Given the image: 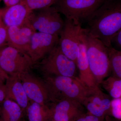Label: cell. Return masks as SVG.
Wrapping results in <instances>:
<instances>
[{
    "label": "cell",
    "instance_id": "obj_1",
    "mask_svg": "<svg viewBox=\"0 0 121 121\" xmlns=\"http://www.w3.org/2000/svg\"><path fill=\"white\" fill-rule=\"evenodd\" d=\"M88 19L89 27L86 30L89 35L110 48L113 39L121 29V4L107 2Z\"/></svg>",
    "mask_w": 121,
    "mask_h": 121
},
{
    "label": "cell",
    "instance_id": "obj_2",
    "mask_svg": "<svg viewBox=\"0 0 121 121\" xmlns=\"http://www.w3.org/2000/svg\"><path fill=\"white\" fill-rule=\"evenodd\" d=\"M48 91L50 103L70 99L82 104L90 89L77 77H44Z\"/></svg>",
    "mask_w": 121,
    "mask_h": 121
},
{
    "label": "cell",
    "instance_id": "obj_3",
    "mask_svg": "<svg viewBox=\"0 0 121 121\" xmlns=\"http://www.w3.org/2000/svg\"><path fill=\"white\" fill-rule=\"evenodd\" d=\"M82 37L86 45L91 71L99 86L110 71L109 48L98 39L90 35L86 29H83Z\"/></svg>",
    "mask_w": 121,
    "mask_h": 121
},
{
    "label": "cell",
    "instance_id": "obj_4",
    "mask_svg": "<svg viewBox=\"0 0 121 121\" xmlns=\"http://www.w3.org/2000/svg\"><path fill=\"white\" fill-rule=\"evenodd\" d=\"M44 77H76L77 65L63 53L58 44L39 64Z\"/></svg>",
    "mask_w": 121,
    "mask_h": 121
},
{
    "label": "cell",
    "instance_id": "obj_5",
    "mask_svg": "<svg viewBox=\"0 0 121 121\" xmlns=\"http://www.w3.org/2000/svg\"><path fill=\"white\" fill-rule=\"evenodd\" d=\"M28 25L36 31L59 36L64 21L56 9L51 6L32 11L29 17Z\"/></svg>",
    "mask_w": 121,
    "mask_h": 121
},
{
    "label": "cell",
    "instance_id": "obj_6",
    "mask_svg": "<svg viewBox=\"0 0 121 121\" xmlns=\"http://www.w3.org/2000/svg\"><path fill=\"white\" fill-rule=\"evenodd\" d=\"M34 65L27 54L16 48L7 45L0 49V66L9 76L30 71Z\"/></svg>",
    "mask_w": 121,
    "mask_h": 121
},
{
    "label": "cell",
    "instance_id": "obj_7",
    "mask_svg": "<svg viewBox=\"0 0 121 121\" xmlns=\"http://www.w3.org/2000/svg\"><path fill=\"white\" fill-rule=\"evenodd\" d=\"M103 0H56L54 7L66 19L80 23L88 18L101 6Z\"/></svg>",
    "mask_w": 121,
    "mask_h": 121
},
{
    "label": "cell",
    "instance_id": "obj_8",
    "mask_svg": "<svg viewBox=\"0 0 121 121\" xmlns=\"http://www.w3.org/2000/svg\"><path fill=\"white\" fill-rule=\"evenodd\" d=\"M82 29L80 23L66 19L60 35L58 45L61 51L76 64Z\"/></svg>",
    "mask_w": 121,
    "mask_h": 121
},
{
    "label": "cell",
    "instance_id": "obj_9",
    "mask_svg": "<svg viewBox=\"0 0 121 121\" xmlns=\"http://www.w3.org/2000/svg\"><path fill=\"white\" fill-rule=\"evenodd\" d=\"M59 36L39 32L33 33L27 54L34 64L43 59L58 44Z\"/></svg>",
    "mask_w": 121,
    "mask_h": 121
},
{
    "label": "cell",
    "instance_id": "obj_10",
    "mask_svg": "<svg viewBox=\"0 0 121 121\" xmlns=\"http://www.w3.org/2000/svg\"><path fill=\"white\" fill-rule=\"evenodd\" d=\"M52 118L56 121H75L86 113L80 102L66 99L50 103L48 104Z\"/></svg>",
    "mask_w": 121,
    "mask_h": 121
},
{
    "label": "cell",
    "instance_id": "obj_11",
    "mask_svg": "<svg viewBox=\"0 0 121 121\" xmlns=\"http://www.w3.org/2000/svg\"><path fill=\"white\" fill-rule=\"evenodd\" d=\"M23 86L29 101L42 105L50 103L48 91L44 79L27 72L20 75Z\"/></svg>",
    "mask_w": 121,
    "mask_h": 121
},
{
    "label": "cell",
    "instance_id": "obj_12",
    "mask_svg": "<svg viewBox=\"0 0 121 121\" xmlns=\"http://www.w3.org/2000/svg\"><path fill=\"white\" fill-rule=\"evenodd\" d=\"M110 97L99 86L90 89L82 104L87 112L104 119L106 115H110L111 100Z\"/></svg>",
    "mask_w": 121,
    "mask_h": 121
},
{
    "label": "cell",
    "instance_id": "obj_13",
    "mask_svg": "<svg viewBox=\"0 0 121 121\" xmlns=\"http://www.w3.org/2000/svg\"><path fill=\"white\" fill-rule=\"evenodd\" d=\"M32 12L22 1L17 4L1 9V18L6 27L29 26L28 18Z\"/></svg>",
    "mask_w": 121,
    "mask_h": 121
},
{
    "label": "cell",
    "instance_id": "obj_14",
    "mask_svg": "<svg viewBox=\"0 0 121 121\" xmlns=\"http://www.w3.org/2000/svg\"><path fill=\"white\" fill-rule=\"evenodd\" d=\"M7 45L27 54L34 29L28 26L7 27Z\"/></svg>",
    "mask_w": 121,
    "mask_h": 121
},
{
    "label": "cell",
    "instance_id": "obj_15",
    "mask_svg": "<svg viewBox=\"0 0 121 121\" xmlns=\"http://www.w3.org/2000/svg\"><path fill=\"white\" fill-rule=\"evenodd\" d=\"M20 75L10 76L6 80L5 98L11 99L16 103L26 114V109L30 101L22 85Z\"/></svg>",
    "mask_w": 121,
    "mask_h": 121
},
{
    "label": "cell",
    "instance_id": "obj_16",
    "mask_svg": "<svg viewBox=\"0 0 121 121\" xmlns=\"http://www.w3.org/2000/svg\"><path fill=\"white\" fill-rule=\"evenodd\" d=\"M76 65L79 71V78L88 88L93 89L99 86L91 71L86 52V45L82 38L79 47Z\"/></svg>",
    "mask_w": 121,
    "mask_h": 121
},
{
    "label": "cell",
    "instance_id": "obj_17",
    "mask_svg": "<svg viewBox=\"0 0 121 121\" xmlns=\"http://www.w3.org/2000/svg\"><path fill=\"white\" fill-rule=\"evenodd\" d=\"M25 114L18 104L5 98L0 104V115L2 121H18Z\"/></svg>",
    "mask_w": 121,
    "mask_h": 121
},
{
    "label": "cell",
    "instance_id": "obj_18",
    "mask_svg": "<svg viewBox=\"0 0 121 121\" xmlns=\"http://www.w3.org/2000/svg\"><path fill=\"white\" fill-rule=\"evenodd\" d=\"M26 114L29 121H47L51 117L48 105H42L30 101Z\"/></svg>",
    "mask_w": 121,
    "mask_h": 121
},
{
    "label": "cell",
    "instance_id": "obj_19",
    "mask_svg": "<svg viewBox=\"0 0 121 121\" xmlns=\"http://www.w3.org/2000/svg\"><path fill=\"white\" fill-rule=\"evenodd\" d=\"M100 85L113 99L121 98V79L111 76L105 79Z\"/></svg>",
    "mask_w": 121,
    "mask_h": 121
},
{
    "label": "cell",
    "instance_id": "obj_20",
    "mask_svg": "<svg viewBox=\"0 0 121 121\" xmlns=\"http://www.w3.org/2000/svg\"><path fill=\"white\" fill-rule=\"evenodd\" d=\"M110 71L113 75L121 79V51L112 47L109 48Z\"/></svg>",
    "mask_w": 121,
    "mask_h": 121
},
{
    "label": "cell",
    "instance_id": "obj_21",
    "mask_svg": "<svg viewBox=\"0 0 121 121\" xmlns=\"http://www.w3.org/2000/svg\"><path fill=\"white\" fill-rule=\"evenodd\" d=\"M25 5L31 11L51 7L56 0H22Z\"/></svg>",
    "mask_w": 121,
    "mask_h": 121
},
{
    "label": "cell",
    "instance_id": "obj_22",
    "mask_svg": "<svg viewBox=\"0 0 121 121\" xmlns=\"http://www.w3.org/2000/svg\"><path fill=\"white\" fill-rule=\"evenodd\" d=\"M110 115L115 119L121 120V98L111 100Z\"/></svg>",
    "mask_w": 121,
    "mask_h": 121
},
{
    "label": "cell",
    "instance_id": "obj_23",
    "mask_svg": "<svg viewBox=\"0 0 121 121\" xmlns=\"http://www.w3.org/2000/svg\"><path fill=\"white\" fill-rule=\"evenodd\" d=\"M7 27L2 21L1 15L0 16V49L7 45Z\"/></svg>",
    "mask_w": 121,
    "mask_h": 121
},
{
    "label": "cell",
    "instance_id": "obj_24",
    "mask_svg": "<svg viewBox=\"0 0 121 121\" xmlns=\"http://www.w3.org/2000/svg\"><path fill=\"white\" fill-rule=\"evenodd\" d=\"M6 97V86L5 83L0 82V104L5 99Z\"/></svg>",
    "mask_w": 121,
    "mask_h": 121
},
{
    "label": "cell",
    "instance_id": "obj_25",
    "mask_svg": "<svg viewBox=\"0 0 121 121\" xmlns=\"http://www.w3.org/2000/svg\"><path fill=\"white\" fill-rule=\"evenodd\" d=\"M113 42L114 43L117 48L121 50V29L114 37L112 40V43Z\"/></svg>",
    "mask_w": 121,
    "mask_h": 121
},
{
    "label": "cell",
    "instance_id": "obj_26",
    "mask_svg": "<svg viewBox=\"0 0 121 121\" xmlns=\"http://www.w3.org/2000/svg\"><path fill=\"white\" fill-rule=\"evenodd\" d=\"M7 7H11L19 3L22 0H3Z\"/></svg>",
    "mask_w": 121,
    "mask_h": 121
},
{
    "label": "cell",
    "instance_id": "obj_27",
    "mask_svg": "<svg viewBox=\"0 0 121 121\" xmlns=\"http://www.w3.org/2000/svg\"><path fill=\"white\" fill-rule=\"evenodd\" d=\"M9 76L2 70L0 66V82H4Z\"/></svg>",
    "mask_w": 121,
    "mask_h": 121
},
{
    "label": "cell",
    "instance_id": "obj_28",
    "mask_svg": "<svg viewBox=\"0 0 121 121\" xmlns=\"http://www.w3.org/2000/svg\"><path fill=\"white\" fill-rule=\"evenodd\" d=\"M103 121H121V120L115 119L109 115H107L105 117Z\"/></svg>",
    "mask_w": 121,
    "mask_h": 121
},
{
    "label": "cell",
    "instance_id": "obj_29",
    "mask_svg": "<svg viewBox=\"0 0 121 121\" xmlns=\"http://www.w3.org/2000/svg\"><path fill=\"white\" fill-rule=\"evenodd\" d=\"M86 113L82 115V116H80V117H78L75 121H87L86 117H85V114Z\"/></svg>",
    "mask_w": 121,
    "mask_h": 121
},
{
    "label": "cell",
    "instance_id": "obj_30",
    "mask_svg": "<svg viewBox=\"0 0 121 121\" xmlns=\"http://www.w3.org/2000/svg\"><path fill=\"white\" fill-rule=\"evenodd\" d=\"M47 121H55V120H54V119H52V118H49V119H48V120Z\"/></svg>",
    "mask_w": 121,
    "mask_h": 121
},
{
    "label": "cell",
    "instance_id": "obj_31",
    "mask_svg": "<svg viewBox=\"0 0 121 121\" xmlns=\"http://www.w3.org/2000/svg\"><path fill=\"white\" fill-rule=\"evenodd\" d=\"M25 121V120L24 119H23V118H21V119H20L19 121Z\"/></svg>",
    "mask_w": 121,
    "mask_h": 121
},
{
    "label": "cell",
    "instance_id": "obj_32",
    "mask_svg": "<svg viewBox=\"0 0 121 121\" xmlns=\"http://www.w3.org/2000/svg\"><path fill=\"white\" fill-rule=\"evenodd\" d=\"M0 121H2V119H1V117H0Z\"/></svg>",
    "mask_w": 121,
    "mask_h": 121
},
{
    "label": "cell",
    "instance_id": "obj_33",
    "mask_svg": "<svg viewBox=\"0 0 121 121\" xmlns=\"http://www.w3.org/2000/svg\"><path fill=\"white\" fill-rule=\"evenodd\" d=\"M1 15V9H0V16Z\"/></svg>",
    "mask_w": 121,
    "mask_h": 121
},
{
    "label": "cell",
    "instance_id": "obj_34",
    "mask_svg": "<svg viewBox=\"0 0 121 121\" xmlns=\"http://www.w3.org/2000/svg\"><path fill=\"white\" fill-rule=\"evenodd\" d=\"M1 0H0V2H1Z\"/></svg>",
    "mask_w": 121,
    "mask_h": 121
},
{
    "label": "cell",
    "instance_id": "obj_35",
    "mask_svg": "<svg viewBox=\"0 0 121 121\" xmlns=\"http://www.w3.org/2000/svg\"></svg>",
    "mask_w": 121,
    "mask_h": 121
}]
</instances>
